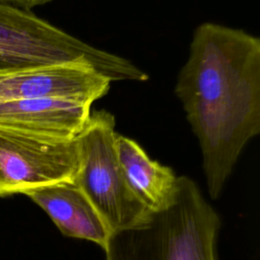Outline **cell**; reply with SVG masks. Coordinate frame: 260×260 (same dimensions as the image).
<instances>
[{
    "mask_svg": "<svg viewBox=\"0 0 260 260\" xmlns=\"http://www.w3.org/2000/svg\"><path fill=\"white\" fill-rule=\"evenodd\" d=\"M79 164L77 138L59 139L0 126V196L74 182Z\"/></svg>",
    "mask_w": 260,
    "mask_h": 260,
    "instance_id": "obj_5",
    "label": "cell"
},
{
    "mask_svg": "<svg viewBox=\"0 0 260 260\" xmlns=\"http://www.w3.org/2000/svg\"><path fill=\"white\" fill-rule=\"evenodd\" d=\"M175 93L198 139L207 190L216 199L246 144L260 133V40L199 24Z\"/></svg>",
    "mask_w": 260,
    "mask_h": 260,
    "instance_id": "obj_1",
    "label": "cell"
},
{
    "mask_svg": "<svg viewBox=\"0 0 260 260\" xmlns=\"http://www.w3.org/2000/svg\"><path fill=\"white\" fill-rule=\"evenodd\" d=\"M116 152L124 178L138 200L148 209L168 205L178 185L174 171L151 159L133 139L116 134Z\"/></svg>",
    "mask_w": 260,
    "mask_h": 260,
    "instance_id": "obj_9",
    "label": "cell"
},
{
    "mask_svg": "<svg viewBox=\"0 0 260 260\" xmlns=\"http://www.w3.org/2000/svg\"><path fill=\"white\" fill-rule=\"evenodd\" d=\"M219 226L218 214L197 184L181 176L168 205L111 234L106 260H216Z\"/></svg>",
    "mask_w": 260,
    "mask_h": 260,
    "instance_id": "obj_2",
    "label": "cell"
},
{
    "mask_svg": "<svg viewBox=\"0 0 260 260\" xmlns=\"http://www.w3.org/2000/svg\"><path fill=\"white\" fill-rule=\"evenodd\" d=\"M84 63L111 81H145L130 60L89 45L27 10L0 4V75L19 70Z\"/></svg>",
    "mask_w": 260,
    "mask_h": 260,
    "instance_id": "obj_3",
    "label": "cell"
},
{
    "mask_svg": "<svg viewBox=\"0 0 260 260\" xmlns=\"http://www.w3.org/2000/svg\"><path fill=\"white\" fill-rule=\"evenodd\" d=\"M71 238L93 242L105 249L111 231L75 182H61L24 193Z\"/></svg>",
    "mask_w": 260,
    "mask_h": 260,
    "instance_id": "obj_8",
    "label": "cell"
},
{
    "mask_svg": "<svg viewBox=\"0 0 260 260\" xmlns=\"http://www.w3.org/2000/svg\"><path fill=\"white\" fill-rule=\"evenodd\" d=\"M115 125L112 113L91 112L77 136L80 164L74 181L111 233L133 225L149 211L124 178L116 152Z\"/></svg>",
    "mask_w": 260,
    "mask_h": 260,
    "instance_id": "obj_4",
    "label": "cell"
},
{
    "mask_svg": "<svg viewBox=\"0 0 260 260\" xmlns=\"http://www.w3.org/2000/svg\"><path fill=\"white\" fill-rule=\"evenodd\" d=\"M90 114L91 105L69 100H0V126L59 139L77 138Z\"/></svg>",
    "mask_w": 260,
    "mask_h": 260,
    "instance_id": "obj_7",
    "label": "cell"
},
{
    "mask_svg": "<svg viewBox=\"0 0 260 260\" xmlns=\"http://www.w3.org/2000/svg\"><path fill=\"white\" fill-rule=\"evenodd\" d=\"M111 80L84 63H68L0 75V100L62 99L92 104L106 95Z\"/></svg>",
    "mask_w": 260,
    "mask_h": 260,
    "instance_id": "obj_6",
    "label": "cell"
},
{
    "mask_svg": "<svg viewBox=\"0 0 260 260\" xmlns=\"http://www.w3.org/2000/svg\"><path fill=\"white\" fill-rule=\"evenodd\" d=\"M54 0H0V4L13 6L22 10L29 11L31 8L45 5Z\"/></svg>",
    "mask_w": 260,
    "mask_h": 260,
    "instance_id": "obj_10",
    "label": "cell"
}]
</instances>
